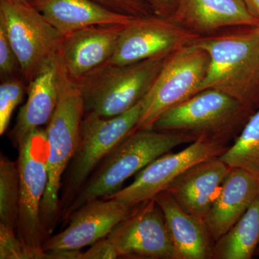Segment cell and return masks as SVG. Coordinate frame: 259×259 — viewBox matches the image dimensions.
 I'll return each mask as SVG.
<instances>
[{"label":"cell","instance_id":"6da1fadb","mask_svg":"<svg viewBox=\"0 0 259 259\" xmlns=\"http://www.w3.org/2000/svg\"><path fill=\"white\" fill-rule=\"evenodd\" d=\"M196 45L209 56L199 92L219 90L256 110L259 107V39L256 27L201 35Z\"/></svg>","mask_w":259,"mask_h":259},{"label":"cell","instance_id":"7a4b0ae2","mask_svg":"<svg viewBox=\"0 0 259 259\" xmlns=\"http://www.w3.org/2000/svg\"><path fill=\"white\" fill-rule=\"evenodd\" d=\"M195 141L182 133L153 128L135 130L117 145L89 177L62 214L61 221L86 202L117 193L130 177L177 146Z\"/></svg>","mask_w":259,"mask_h":259},{"label":"cell","instance_id":"3957f363","mask_svg":"<svg viewBox=\"0 0 259 259\" xmlns=\"http://www.w3.org/2000/svg\"><path fill=\"white\" fill-rule=\"evenodd\" d=\"M84 114L81 94L63 69L59 102L45 129L49 180L40 214L46 240L52 235L61 221V184L76 149Z\"/></svg>","mask_w":259,"mask_h":259},{"label":"cell","instance_id":"277c9868","mask_svg":"<svg viewBox=\"0 0 259 259\" xmlns=\"http://www.w3.org/2000/svg\"><path fill=\"white\" fill-rule=\"evenodd\" d=\"M255 112L230 95L207 89L163 114L151 128L228 147Z\"/></svg>","mask_w":259,"mask_h":259},{"label":"cell","instance_id":"5b68a950","mask_svg":"<svg viewBox=\"0 0 259 259\" xmlns=\"http://www.w3.org/2000/svg\"><path fill=\"white\" fill-rule=\"evenodd\" d=\"M168 56L125 65L106 63L71 79L83 97L85 112L110 117L134 107L149 92Z\"/></svg>","mask_w":259,"mask_h":259},{"label":"cell","instance_id":"8992f818","mask_svg":"<svg viewBox=\"0 0 259 259\" xmlns=\"http://www.w3.org/2000/svg\"><path fill=\"white\" fill-rule=\"evenodd\" d=\"M141 109V101L127 111L114 117L85 112L76 149L61 184V217L102 160L136 130Z\"/></svg>","mask_w":259,"mask_h":259},{"label":"cell","instance_id":"52a82bcc","mask_svg":"<svg viewBox=\"0 0 259 259\" xmlns=\"http://www.w3.org/2000/svg\"><path fill=\"white\" fill-rule=\"evenodd\" d=\"M209 56L194 42L167 56L149 92L141 100L136 130L151 128L163 114L199 93L207 74Z\"/></svg>","mask_w":259,"mask_h":259},{"label":"cell","instance_id":"ba28073f","mask_svg":"<svg viewBox=\"0 0 259 259\" xmlns=\"http://www.w3.org/2000/svg\"><path fill=\"white\" fill-rule=\"evenodd\" d=\"M0 27L18 56L20 72L28 83L44 62L57 53L64 36L28 0H0Z\"/></svg>","mask_w":259,"mask_h":259},{"label":"cell","instance_id":"9c48e42d","mask_svg":"<svg viewBox=\"0 0 259 259\" xmlns=\"http://www.w3.org/2000/svg\"><path fill=\"white\" fill-rule=\"evenodd\" d=\"M18 148L20 199L15 231L19 239L25 245L42 248L46 238L40 209L49 180L45 130L32 131Z\"/></svg>","mask_w":259,"mask_h":259},{"label":"cell","instance_id":"30bf717a","mask_svg":"<svg viewBox=\"0 0 259 259\" xmlns=\"http://www.w3.org/2000/svg\"><path fill=\"white\" fill-rule=\"evenodd\" d=\"M139 205H129L115 199L86 202L70 214L64 231L44 241L42 248L56 259H79L83 248L107 238Z\"/></svg>","mask_w":259,"mask_h":259},{"label":"cell","instance_id":"8fae6325","mask_svg":"<svg viewBox=\"0 0 259 259\" xmlns=\"http://www.w3.org/2000/svg\"><path fill=\"white\" fill-rule=\"evenodd\" d=\"M201 35L156 15L133 18L122 26L115 53L107 63L125 65L168 56Z\"/></svg>","mask_w":259,"mask_h":259},{"label":"cell","instance_id":"7c38bea8","mask_svg":"<svg viewBox=\"0 0 259 259\" xmlns=\"http://www.w3.org/2000/svg\"><path fill=\"white\" fill-rule=\"evenodd\" d=\"M107 238L119 257L180 259L163 213L155 199L140 204L128 218L113 228Z\"/></svg>","mask_w":259,"mask_h":259},{"label":"cell","instance_id":"4fadbf2b","mask_svg":"<svg viewBox=\"0 0 259 259\" xmlns=\"http://www.w3.org/2000/svg\"><path fill=\"white\" fill-rule=\"evenodd\" d=\"M228 148L204 141H194L180 152H168L151 162L136 174L131 185L105 199H115L129 205L151 200L166 190L191 166L209 158L219 157Z\"/></svg>","mask_w":259,"mask_h":259},{"label":"cell","instance_id":"5bb4252c","mask_svg":"<svg viewBox=\"0 0 259 259\" xmlns=\"http://www.w3.org/2000/svg\"><path fill=\"white\" fill-rule=\"evenodd\" d=\"M123 25H91L64 35L57 55L70 79L82 77L108 62Z\"/></svg>","mask_w":259,"mask_h":259},{"label":"cell","instance_id":"9a60e30c","mask_svg":"<svg viewBox=\"0 0 259 259\" xmlns=\"http://www.w3.org/2000/svg\"><path fill=\"white\" fill-rule=\"evenodd\" d=\"M63 68L57 53L44 62L27 88L26 103L20 109L10 134L15 147L29 134L47 125L59 102Z\"/></svg>","mask_w":259,"mask_h":259},{"label":"cell","instance_id":"2e32d148","mask_svg":"<svg viewBox=\"0 0 259 259\" xmlns=\"http://www.w3.org/2000/svg\"><path fill=\"white\" fill-rule=\"evenodd\" d=\"M231 168L219 157L204 160L186 170L165 191L184 210L203 220Z\"/></svg>","mask_w":259,"mask_h":259},{"label":"cell","instance_id":"e0dca14e","mask_svg":"<svg viewBox=\"0 0 259 259\" xmlns=\"http://www.w3.org/2000/svg\"><path fill=\"white\" fill-rule=\"evenodd\" d=\"M170 20L199 35L259 25L243 0H179L176 13Z\"/></svg>","mask_w":259,"mask_h":259},{"label":"cell","instance_id":"ac0fdd59","mask_svg":"<svg viewBox=\"0 0 259 259\" xmlns=\"http://www.w3.org/2000/svg\"><path fill=\"white\" fill-rule=\"evenodd\" d=\"M258 195V178L241 168H231L203 219L214 242L239 221Z\"/></svg>","mask_w":259,"mask_h":259},{"label":"cell","instance_id":"d6986e66","mask_svg":"<svg viewBox=\"0 0 259 259\" xmlns=\"http://www.w3.org/2000/svg\"><path fill=\"white\" fill-rule=\"evenodd\" d=\"M154 199L163 213L172 243L180 259H213L215 242L203 220L184 210L166 191Z\"/></svg>","mask_w":259,"mask_h":259},{"label":"cell","instance_id":"ffe728a7","mask_svg":"<svg viewBox=\"0 0 259 259\" xmlns=\"http://www.w3.org/2000/svg\"><path fill=\"white\" fill-rule=\"evenodd\" d=\"M30 3L64 35L97 25H125L134 17L114 13L93 0H30Z\"/></svg>","mask_w":259,"mask_h":259},{"label":"cell","instance_id":"44dd1931","mask_svg":"<svg viewBox=\"0 0 259 259\" xmlns=\"http://www.w3.org/2000/svg\"><path fill=\"white\" fill-rule=\"evenodd\" d=\"M259 247V195L246 212L214 243L213 259H250Z\"/></svg>","mask_w":259,"mask_h":259},{"label":"cell","instance_id":"7402d4cb","mask_svg":"<svg viewBox=\"0 0 259 259\" xmlns=\"http://www.w3.org/2000/svg\"><path fill=\"white\" fill-rule=\"evenodd\" d=\"M219 158L231 168H241L259 179V107L250 116L233 146Z\"/></svg>","mask_w":259,"mask_h":259},{"label":"cell","instance_id":"603a6c76","mask_svg":"<svg viewBox=\"0 0 259 259\" xmlns=\"http://www.w3.org/2000/svg\"><path fill=\"white\" fill-rule=\"evenodd\" d=\"M20 180L18 161L1 153L0 223L16 229L20 209Z\"/></svg>","mask_w":259,"mask_h":259},{"label":"cell","instance_id":"cb8c5ba5","mask_svg":"<svg viewBox=\"0 0 259 259\" xmlns=\"http://www.w3.org/2000/svg\"><path fill=\"white\" fill-rule=\"evenodd\" d=\"M0 258L56 259L42 248L25 245L19 239L14 228L0 223Z\"/></svg>","mask_w":259,"mask_h":259},{"label":"cell","instance_id":"d4e9b609","mask_svg":"<svg viewBox=\"0 0 259 259\" xmlns=\"http://www.w3.org/2000/svg\"><path fill=\"white\" fill-rule=\"evenodd\" d=\"M23 80L16 76L3 79L0 85V135L6 132L12 115L19 104L23 101L26 91Z\"/></svg>","mask_w":259,"mask_h":259},{"label":"cell","instance_id":"484cf974","mask_svg":"<svg viewBox=\"0 0 259 259\" xmlns=\"http://www.w3.org/2000/svg\"><path fill=\"white\" fill-rule=\"evenodd\" d=\"M105 9L134 18H143L153 14L148 0H93Z\"/></svg>","mask_w":259,"mask_h":259},{"label":"cell","instance_id":"4316f807","mask_svg":"<svg viewBox=\"0 0 259 259\" xmlns=\"http://www.w3.org/2000/svg\"><path fill=\"white\" fill-rule=\"evenodd\" d=\"M20 66L18 56L10 44L9 39L0 27V72L4 79L15 76Z\"/></svg>","mask_w":259,"mask_h":259},{"label":"cell","instance_id":"83f0119b","mask_svg":"<svg viewBox=\"0 0 259 259\" xmlns=\"http://www.w3.org/2000/svg\"><path fill=\"white\" fill-rule=\"evenodd\" d=\"M118 254L108 238H102L90 246V249L81 252L79 259L117 258Z\"/></svg>","mask_w":259,"mask_h":259},{"label":"cell","instance_id":"f1b7e54d","mask_svg":"<svg viewBox=\"0 0 259 259\" xmlns=\"http://www.w3.org/2000/svg\"><path fill=\"white\" fill-rule=\"evenodd\" d=\"M148 3L153 14L170 20L176 13L179 0H148Z\"/></svg>","mask_w":259,"mask_h":259},{"label":"cell","instance_id":"f546056e","mask_svg":"<svg viewBox=\"0 0 259 259\" xmlns=\"http://www.w3.org/2000/svg\"><path fill=\"white\" fill-rule=\"evenodd\" d=\"M248 12L259 21V0H243Z\"/></svg>","mask_w":259,"mask_h":259},{"label":"cell","instance_id":"4dcf8cb0","mask_svg":"<svg viewBox=\"0 0 259 259\" xmlns=\"http://www.w3.org/2000/svg\"><path fill=\"white\" fill-rule=\"evenodd\" d=\"M255 255H259V247L258 248H257L256 252H255Z\"/></svg>","mask_w":259,"mask_h":259},{"label":"cell","instance_id":"1f68e13d","mask_svg":"<svg viewBox=\"0 0 259 259\" xmlns=\"http://www.w3.org/2000/svg\"><path fill=\"white\" fill-rule=\"evenodd\" d=\"M256 29H257V32H258V39H259V25H258V26H256Z\"/></svg>","mask_w":259,"mask_h":259},{"label":"cell","instance_id":"d6a6232c","mask_svg":"<svg viewBox=\"0 0 259 259\" xmlns=\"http://www.w3.org/2000/svg\"><path fill=\"white\" fill-rule=\"evenodd\" d=\"M28 1H30V0H28Z\"/></svg>","mask_w":259,"mask_h":259}]
</instances>
